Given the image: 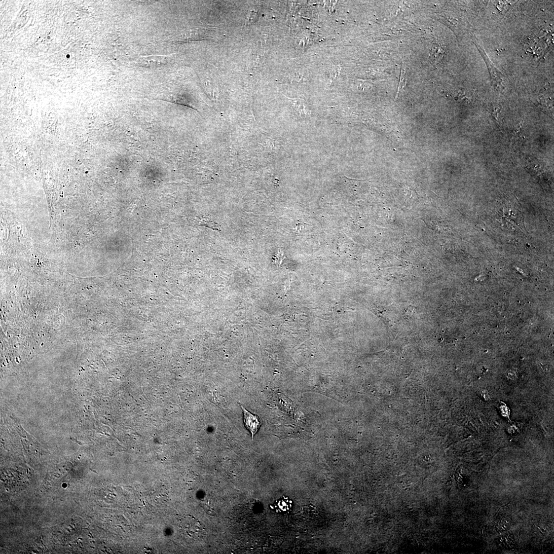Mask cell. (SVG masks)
<instances>
[{"mask_svg": "<svg viewBox=\"0 0 554 554\" xmlns=\"http://www.w3.org/2000/svg\"><path fill=\"white\" fill-rule=\"evenodd\" d=\"M243 411V420L245 426L251 432L252 438L259 431L260 426V421L259 416L250 413L248 410L241 406Z\"/></svg>", "mask_w": 554, "mask_h": 554, "instance_id": "3957f363", "label": "cell"}, {"mask_svg": "<svg viewBox=\"0 0 554 554\" xmlns=\"http://www.w3.org/2000/svg\"><path fill=\"white\" fill-rule=\"evenodd\" d=\"M182 529L190 538L197 539L204 535V528L200 521L191 516L184 517L181 520Z\"/></svg>", "mask_w": 554, "mask_h": 554, "instance_id": "6da1fadb", "label": "cell"}, {"mask_svg": "<svg viewBox=\"0 0 554 554\" xmlns=\"http://www.w3.org/2000/svg\"><path fill=\"white\" fill-rule=\"evenodd\" d=\"M168 62V57L164 56H150L141 57L135 62L140 67L154 69L164 66Z\"/></svg>", "mask_w": 554, "mask_h": 554, "instance_id": "7a4b0ae2", "label": "cell"}, {"mask_svg": "<svg viewBox=\"0 0 554 554\" xmlns=\"http://www.w3.org/2000/svg\"><path fill=\"white\" fill-rule=\"evenodd\" d=\"M293 502L288 497H283L276 500L272 508L278 513H286L292 510Z\"/></svg>", "mask_w": 554, "mask_h": 554, "instance_id": "277c9868", "label": "cell"}, {"mask_svg": "<svg viewBox=\"0 0 554 554\" xmlns=\"http://www.w3.org/2000/svg\"><path fill=\"white\" fill-rule=\"evenodd\" d=\"M498 524L499 527H503V530L507 529V527H508L509 524L506 519H502L501 520L498 521Z\"/></svg>", "mask_w": 554, "mask_h": 554, "instance_id": "5b68a950", "label": "cell"}]
</instances>
